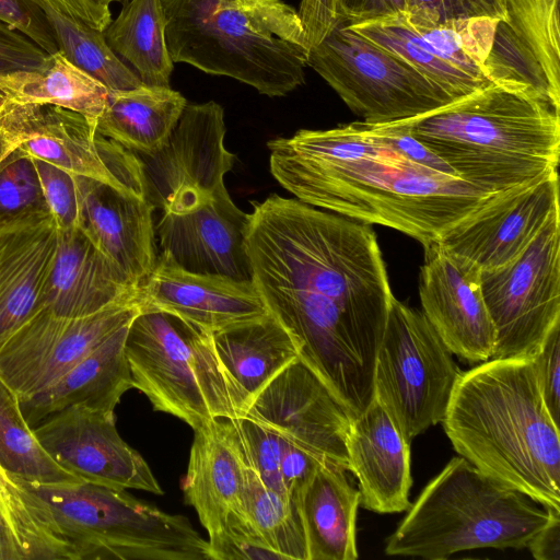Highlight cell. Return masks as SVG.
<instances>
[{"instance_id":"obj_1","label":"cell","mask_w":560,"mask_h":560,"mask_svg":"<svg viewBox=\"0 0 560 560\" xmlns=\"http://www.w3.org/2000/svg\"><path fill=\"white\" fill-rule=\"evenodd\" d=\"M246 249L268 312L354 419L373 399L376 353L395 298L374 230L273 194L253 202Z\"/></svg>"},{"instance_id":"obj_2","label":"cell","mask_w":560,"mask_h":560,"mask_svg":"<svg viewBox=\"0 0 560 560\" xmlns=\"http://www.w3.org/2000/svg\"><path fill=\"white\" fill-rule=\"evenodd\" d=\"M273 178L294 198L366 224L395 229L423 246L495 199L424 166L363 120L301 129L267 142Z\"/></svg>"},{"instance_id":"obj_3","label":"cell","mask_w":560,"mask_h":560,"mask_svg":"<svg viewBox=\"0 0 560 560\" xmlns=\"http://www.w3.org/2000/svg\"><path fill=\"white\" fill-rule=\"evenodd\" d=\"M457 454L494 480L560 511V435L533 357L462 372L441 422Z\"/></svg>"},{"instance_id":"obj_4","label":"cell","mask_w":560,"mask_h":560,"mask_svg":"<svg viewBox=\"0 0 560 560\" xmlns=\"http://www.w3.org/2000/svg\"><path fill=\"white\" fill-rule=\"evenodd\" d=\"M405 121L458 177L488 192L528 185L558 168L559 108L528 92L491 83Z\"/></svg>"},{"instance_id":"obj_5","label":"cell","mask_w":560,"mask_h":560,"mask_svg":"<svg viewBox=\"0 0 560 560\" xmlns=\"http://www.w3.org/2000/svg\"><path fill=\"white\" fill-rule=\"evenodd\" d=\"M15 480L37 529L40 560H211L208 540L186 516L125 489Z\"/></svg>"},{"instance_id":"obj_6","label":"cell","mask_w":560,"mask_h":560,"mask_svg":"<svg viewBox=\"0 0 560 560\" xmlns=\"http://www.w3.org/2000/svg\"><path fill=\"white\" fill-rule=\"evenodd\" d=\"M173 62L224 75L269 96L305 82L310 46L282 0H162Z\"/></svg>"},{"instance_id":"obj_7","label":"cell","mask_w":560,"mask_h":560,"mask_svg":"<svg viewBox=\"0 0 560 560\" xmlns=\"http://www.w3.org/2000/svg\"><path fill=\"white\" fill-rule=\"evenodd\" d=\"M555 511L456 456L410 505L385 553L444 560L478 548H527Z\"/></svg>"},{"instance_id":"obj_8","label":"cell","mask_w":560,"mask_h":560,"mask_svg":"<svg viewBox=\"0 0 560 560\" xmlns=\"http://www.w3.org/2000/svg\"><path fill=\"white\" fill-rule=\"evenodd\" d=\"M125 353L132 388L154 410L194 431L217 419L238 418L211 332L167 312L141 311L129 326Z\"/></svg>"},{"instance_id":"obj_9","label":"cell","mask_w":560,"mask_h":560,"mask_svg":"<svg viewBox=\"0 0 560 560\" xmlns=\"http://www.w3.org/2000/svg\"><path fill=\"white\" fill-rule=\"evenodd\" d=\"M460 373L422 312L394 298L376 353L373 398L409 443L443 421Z\"/></svg>"},{"instance_id":"obj_10","label":"cell","mask_w":560,"mask_h":560,"mask_svg":"<svg viewBox=\"0 0 560 560\" xmlns=\"http://www.w3.org/2000/svg\"><path fill=\"white\" fill-rule=\"evenodd\" d=\"M307 67L369 124L413 119L456 102L408 62L355 33L346 22L310 48Z\"/></svg>"},{"instance_id":"obj_11","label":"cell","mask_w":560,"mask_h":560,"mask_svg":"<svg viewBox=\"0 0 560 560\" xmlns=\"http://www.w3.org/2000/svg\"><path fill=\"white\" fill-rule=\"evenodd\" d=\"M0 141L10 150L145 198L138 155L96 130V121L54 105L0 101Z\"/></svg>"},{"instance_id":"obj_12","label":"cell","mask_w":560,"mask_h":560,"mask_svg":"<svg viewBox=\"0 0 560 560\" xmlns=\"http://www.w3.org/2000/svg\"><path fill=\"white\" fill-rule=\"evenodd\" d=\"M480 278L495 329L492 358L534 357L560 325V212L516 259Z\"/></svg>"},{"instance_id":"obj_13","label":"cell","mask_w":560,"mask_h":560,"mask_svg":"<svg viewBox=\"0 0 560 560\" xmlns=\"http://www.w3.org/2000/svg\"><path fill=\"white\" fill-rule=\"evenodd\" d=\"M224 110L213 101L185 106L167 141L136 153L147 200L162 212L183 213L208 203L224 187L234 155L224 145Z\"/></svg>"},{"instance_id":"obj_14","label":"cell","mask_w":560,"mask_h":560,"mask_svg":"<svg viewBox=\"0 0 560 560\" xmlns=\"http://www.w3.org/2000/svg\"><path fill=\"white\" fill-rule=\"evenodd\" d=\"M141 312L138 295L81 317L42 307L0 349V378L20 401L43 390Z\"/></svg>"},{"instance_id":"obj_15","label":"cell","mask_w":560,"mask_h":560,"mask_svg":"<svg viewBox=\"0 0 560 560\" xmlns=\"http://www.w3.org/2000/svg\"><path fill=\"white\" fill-rule=\"evenodd\" d=\"M247 417L323 464L349 471L351 415L300 359L255 397Z\"/></svg>"},{"instance_id":"obj_16","label":"cell","mask_w":560,"mask_h":560,"mask_svg":"<svg viewBox=\"0 0 560 560\" xmlns=\"http://www.w3.org/2000/svg\"><path fill=\"white\" fill-rule=\"evenodd\" d=\"M33 430L48 454L83 481L163 494L144 458L119 435L114 412L70 406Z\"/></svg>"},{"instance_id":"obj_17","label":"cell","mask_w":560,"mask_h":560,"mask_svg":"<svg viewBox=\"0 0 560 560\" xmlns=\"http://www.w3.org/2000/svg\"><path fill=\"white\" fill-rule=\"evenodd\" d=\"M419 296L422 314L452 354L468 362L493 357L495 329L481 288V270L438 241L423 246Z\"/></svg>"},{"instance_id":"obj_18","label":"cell","mask_w":560,"mask_h":560,"mask_svg":"<svg viewBox=\"0 0 560 560\" xmlns=\"http://www.w3.org/2000/svg\"><path fill=\"white\" fill-rule=\"evenodd\" d=\"M559 212L558 172L500 194L436 240L480 270L516 259Z\"/></svg>"},{"instance_id":"obj_19","label":"cell","mask_w":560,"mask_h":560,"mask_svg":"<svg viewBox=\"0 0 560 560\" xmlns=\"http://www.w3.org/2000/svg\"><path fill=\"white\" fill-rule=\"evenodd\" d=\"M248 220L249 213L233 202L224 186L194 210L162 212L155 236L162 252L187 271L249 281Z\"/></svg>"},{"instance_id":"obj_20","label":"cell","mask_w":560,"mask_h":560,"mask_svg":"<svg viewBox=\"0 0 560 560\" xmlns=\"http://www.w3.org/2000/svg\"><path fill=\"white\" fill-rule=\"evenodd\" d=\"M141 311H162L215 332L260 317L268 308L253 280L190 272L162 252L138 288Z\"/></svg>"},{"instance_id":"obj_21","label":"cell","mask_w":560,"mask_h":560,"mask_svg":"<svg viewBox=\"0 0 560 560\" xmlns=\"http://www.w3.org/2000/svg\"><path fill=\"white\" fill-rule=\"evenodd\" d=\"M79 228L129 279L139 285L156 259L155 208L147 200L103 182L79 176Z\"/></svg>"},{"instance_id":"obj_22","label":"cell","mask_w":560,"mask_h":560,"mask_svg":"<svg viewBox=\"0 0 560 560\" xmlns=\"http://www.w3.org/2000/svg\"><path fill=\"white\" fill-rule=\"evenodd\" d=\"M58 232L49 211L0 222V349L43 307Z\"/></svg>"},{"instance_id":"obj_23","label":"cell","mask_w":560,"mask_h":560,"mask_svg":"<svg viewBox=\"0 0 560 560\" xmlns=\"http://www.w3.org/2000/svg\"><path fill=\"white\" fill-rule=\"evenodd\" d=\"M349 471L359 481L360 504L376 513H399L411 505L410 443L373 398L352 419L347 436Z\"/></svg>"},{"instance_id":"obj_24","label":"cell","mask_w":560,"mask_h":560,"mask_svg":"<svg viewBox=\"0 0 560 560\" xmlns=\"http://www.w3.org/2000/svg\"><path fill=\"white\" fill-rule=\"evenodd\" d=\"M137 295L138 287L80 228L59 229L43 307L58 316L81 317Z\"/></svg>"},{"instance_id":"obj_25","label":"cell","mask_w":560,"mask_h":560,"mask_svg":"<svg viewBox=\"0 0 560 560\" xmlns=\"http://www.w3.org/2000/svg\"><path fill=\"white\" fill-rule=\"evenodd\" d=\"M246 469L233 419H217L194 431L182 488L208 534L229 513L243 510Z\"/></svg>"},{"instance_id":"obj_26","label":"cell","mask_w":560,"mask_h":560,"mask_svg":"<svg viewBox=\"0 0 560 560\" xmlns=\"http://www.w3.org/2000/svg\"><path fill=\"white\" fill-rule=\"evenodd\" d=\"M130 324L114 332L52 384L20 401L31 428L34 429L47 417L75 405L114 412L121 396L132 388L125 353Z\"/></svg>"},{"instance_id":"obj_27","label":"cell","mask_w":560,"mask_h":560,"mask_svg":"<svg viewBox=\"0 0 560 560\" xmlns=\"http://www.w3.org/2000/svg\"><path fill=\"white\" fill-rule=\"evenodd\" d=\"M211 337L238 417L272 378L299 359L293 338L270 312L212 332Z\"/></svg>"},{"instance_id":"obj_28","label":"cell","mask_w":560,"mask_h":560,"mask_svg":"<svg viewBox=\"0 0 560 560\" xmlns=\"http://www.w3.org/2000/svg\"><path fill=\"white\" fill-rule=\"evenodd\" d=\"M295 502L304 530L307 560H355L360 491L346 470L320 464L299 489Z\"/></svg>"},{"instance_id":"obj_29","label":"cell","mask_w":560,"mask_h":560,"mask_svg":"<svg viewBox=\"0 0 560 560\" xmlns=\"http://www.w3.org/2000/svg\"><path fill=\"white\" fill-rule=\"evenodd\" d=\"M186 105L171 86L109 91L96 130L135 153L149 154L167 141Z\"/></svg>"},{"instance_id":"obj_30","label":"cell","mask_w":560,"mask_h":560,"mask_svg":"<svg viewBox=\"0 0 560 560\" xmlns=\"http://www.w3.org/2000/svg\"><path fill=\"white\" fill-rule=\"evenodd\" d=\"M109 90L71 63L60 51L40 70L0 75V101L14 104L54 105L96 121Z\"/></svg>"},{"instance_id":"obj_31","label":"cell","mask_w":560,"mask_h":560,"mask_svg":"<svg viewBox=\"0 0 560 560\" xmlns=\"http://www.w3.org/2000/svg\"><path fill=\"white\" fill-rule=\"evenodd\" d=\"M162 0H127L104 30L113 51L145 85L171 86L174 62L166 43Z\"/></svg>"},{"instance_id":"obj_32","label":"cell","mask_w":560,"mask_h":560,"mask_svg":"<svg viewBox=\"0 0 560 560\" xmlns=\"http://www.w3.org/2000/svg\"><path fill=\"white\" fill-rule=\"evenodd\" d=\"M347 25L408 62L455 101L487 86L451 63L415 30L404 12Z\"/></svg>"},{"instance_id":"obj_33","label":"cell","mask_w":560,"mask_h":560,"mask_svg":"<svg viewBox=\"0 0 560 560\" xmlns=\"http://www.w3.org/2000/svg\"><path fill=\"white\" fill-rule=\"evenodd\" d=\"M510 30L542 90L560 100L559 0H508Z\"/></svg>"},{"instance_id":"obj_34","label":"cell","mask_w":560,"mask_h":560,"mask_svg":"<svg viewBox=\"0 0 560 560\" xmlns=\"http://www.w3.org/2000/svg\"><path fill=\"white\" fill-rule=\"evenodd\" d=\"M0 466L12 478L38 485L83 481L61 467L25 420L16 395L0 378Z\"/></svg>"},{"instance_id":"obj_35","label":"cell","mask_w":560,"mask_h":560,"mask_svg":"<svg viewBox=\"0 0 560 560\" xmlns=\"http://www.w3.org/2000/svg\"><path fill=\"white\" fill-rule=\"evenodd\" d=\"M36 1L47 15L58 50L71 63L109 91L129 90L143 84L109 47L104 31L57 11L45 0Z\"/></svg>"},{"instance_id":"obj_36","label":"cell","mask_w":560,"mask_h":560,"mask_svg":"<svg viewBox=\"0 0 560 560\" xmlns=\"http://www.w3.org/2000/svg\"><path fill=\"white\" fill-rule=\"evenodd\" d=\"M243 511L268 546L282 560H307V549L295 499L267 487L247 467Z\"/></svg>"},{"instance_id":"obj_37","label":"cell","mask_w":560,"mask_h":560,"mask_svg":"<svg viewBox=\"0 0 560 560\" xmlns=\"http://www.w3.org/2000/svg\"><path fill=\"white\" fill-rule=\"evenodd\" d=\"M404 14L416 27H432L458 20H499L505 25L521 61L533 74L510 30L508 0H405Z\"/></svg>"},{"instance_id":"obj_38","label":"cell","mask_w":560,"mask_h":560,"mask_svg":"<svg viewBox=\"0 0 560 560\" xmlns=\"http://www.w3.org/2000/svg\"><path fill=\"white\" fill-rule=\"evenodd\" d=\"M49 211L32 158L14 151L0 171V222Z\"/></svg>"},{"instance_id":"obj_39","label":"cell","mask_w":560,"mask_h":560,"mask_svg":"<svg viewBox=\"0 0 560 560\" xmlns=\"http://www.w3.org/2000/svg\"><path fill=\"white\" fill-rule=\"evenodd\" d=\"M208 536L211 560H282L243 510L229 513L219 528Z\"/></svg>"},{"instance_id":"obj_40","label":"cell","mask_w":560,"mask_h":560,"mask_svg":"<svg viewBox=\"0 0 560 560\" xmlns=\"http://www.w3.org/2000/svg\"><path fill=\"white\" fill-rule=\"evenodd\" d=\"M233 421L247 467L267 487L279 493L288 494L280 476L283 440L247 417L234 418Z\"/></svg>"},{"instance_id":"obj_41","label":"cell","mask_w":560,"mask_h":560,"mask_svg":"<svg viewBox=\"0 0 560 560\" xmlns=\"http://www.w3.org/2000/svg\"><path fill=\"white\" fill-rule=\"evenodd\" d=\"M32 160L46 206L59 229L79 228L80 192L78 175L45 161Z\"/></svg>"},{"instance_id":"obj_42","label":"cell","mask_w":560,"mask_h":560,"mask_svg":"<svg viewBox=\"0 0 560 560\" xmlns=\"http://www.w3.org/2000/svg\"><path fill=\"white\" fill-rule=\"evenodd\" d=\"M0 21L28 37L47 54L59 51L47 15L36 0H0Z\"/></svg>"},{"instance_id":"obj_43","label":"cell","mask_w":560,"mask_h":560,"mask_svg":"<svg viewBox=\"0 0 560 560\" xmlns=\"http://www.w3.org/2000/svg\"><path fill=\"white\" fill-rule=\"evenodd\" d=\"M50 55L25 35L0 21V75L16 71L40 70Z\"/></svg>"},{"instance_id":"obj_44","label":"cell","mask_w":560,"mask_h":560,"mask_svg":"<svg viewBox=\"0 0 560 560\" xmlns=\"http://www.w3.org/2000/svg\"><path fill=\"white\" fill-rule=\"evenodd\" d=\"M544 402L559 425L560 419V325L556 326L533 357Z\"/></svg>"},{"instance_id":"obj_45","label":"cell","mask_w":560,"mask_h":560,"mask_svg":"<svg viewBox=\"0 0 560 560\" xmlns=\"http://www.w3.org/2000/svg\"><path fill=\"white\" fill-rule=\"evenodd\" d=\"M0 515L15 541L25 551L34 538V525L23 495V488L0 466Z\"/></svg>"},{"instance_id":"obj_46","label":"cell","mask_w":560,"mask_h":560,"mask_svg":"<svg viewBox=\"0 0 560 560\" xmlns=\"http://www.w3.org/2000/svg\"><path fill=\"white\" fill-rule=\"evenodd\" d=\"M298 14L310 48L317 46L335 27L346 22L338 0H301Z\"/></svg>"},{"instance_id":"obj_47","label":"cell","mask_w":560,"mask_h":560,"mask_svg":"<svg viewBox=\"0 0 560 560\" xmlns=\"http://www.w3.org/2000/svg\"><path fill=\"white\" fill-rule=\"evenodd\" d=\"M320 464L323 463L283 440L280 476L285 492L294 498Z\"/></svg>"},{"instance_id":"obj_48","label":"cell","mask_w":560,"mask_h":560,"mask_svg":"<svg viewBox=\"0 0 560 560\" xmlns=\"http://www.w3.org/2000/svg\"><path fill=\"white\" fill-rule=\"evenodd\" d=\"M347 23H358L405 11V0H338Z\"/></svg>"},{"instance_id":"obj_49","label":"cell","mask_w":560,"mask_h":560,"mask_svg":"<svg viewBox=\"0 0 560 560\" xmlns=\"http://www.w3.org/2000/svg\"><path fill=\"white\" fill-rule=\"evenodd\" d=\"M57 11L104 31L112 22L109 7L96 0H45Z\"/></svg>"},{"instance_id":"obj_50","label":"cell","mask_w":560,"mask_h":560,"mask_svg":"<svg viewBox=\"0 0 560 560\" xmlns=\"http://www.w3.org/2000/svg\"><path fill=\"white\" fill-rule=\"evenodd\" d=\"M527 548L536 560H560V511L532 538Z\"/></svg>"},{"instance_id":"obj_51","label":"cell","mask_w":560,"mask_h":560,"mask_svg":"<svg viewBox=\"0 0 560 560\" xmlns=\"http://www.w3.org/2000/svg\"><path fill=\"white\" fill-rule=\"evenodd\" d=\"M0 560H23L21 550L9 526L0 515Z\"/></svg>"},{"instance_id":"obj_52","label":"cell","mask_w":560,"mask_h":560,"mask_svg":"<svg viewBox=\"0 0 560 560\" xmlns=\"http://www.w3.org/2000/svg\"><path fill=\"white\" fill-rule=\"evenodd\" d=\"M14 151L10 150L9 148H7L1 141H0V171L2 170V167L8 163L11 154L13 153Z\"/></svg>"},{"instance_id":"obj_53","label":"cell","mask_w":560,"mask_h":560,"mask_svg":"<svg viewBox=\"0 0 560 560\" xmlns=\"http://www.w3.org/2000/svg\"><path fill=\"white\" fill-rule=\"evenodd\" d=\"M98 1L100 3L104 4V5H107L109 7L112 3H115V2H124L126 0H96Z\"/></svg>"}]
</instances>
